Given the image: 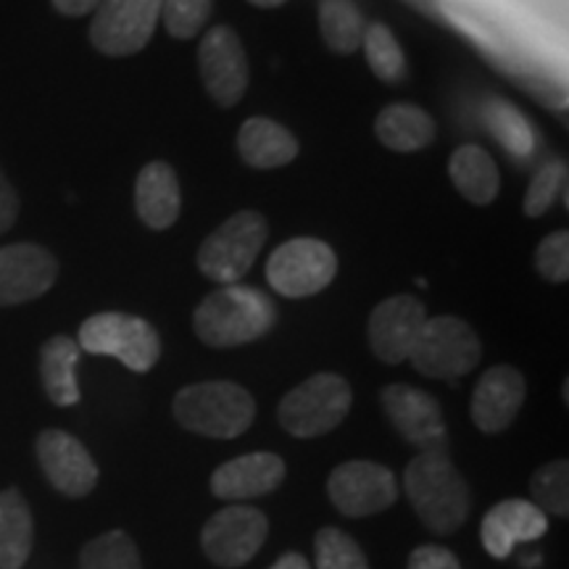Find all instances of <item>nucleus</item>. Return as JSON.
<instances>
[{"label":"nucleus","instance_id":"obj_1","mask_svg":"<svg viewBox=\"0 0 569 569\" xmlns=\"http://www.w3.org/2000/svg\"><path fill=\"white\" fill-rule=\"evenodd\" d=\"M403 488L427 530L451 536L467 522L472 493L448 451H422L403 472Z\"/></svg>","mask_w":569,"mask_h":569},{"label":"nucleus","instance_id":"obj_2","mask_svg":"<svg viewBox=\"0 0 569 569\" xmlns=\"http://www.w3.org/2000/svg\"><path fill=\"white\" fill-rule=\"evenodd\" d=\"M277 322L272 298L251 284L213 290L196 309V336L211 348H232L264 338Z\"/></svg>","mask_w":569,"mask_h":569},{"label":"nucleus","instance_id":"obj_3","mask_svg":"<svg viewBox=\"0 0 569 569\" xmlns=\"http://www.w3.org/2000/svg\"><path fill=\"white\" fill-rule=\"evenodd\" d=\"M256 401L246 388L227 380L196 382L174 396V419L184 430L230 440L253 425Z\"/></svg>","mask_w":569,"mask_h":569},{"label":"nucleus","instance_id":"obj_4","mask_svg":"<svg viewBox=\"0 0 569 569\" xmlns=\"http://www.w3.org/2000/svg\"><path fill=\"white\" fill-rule=\"evenodd\" d=\"M351 386L340 375L319 372L290 390L280 401L277 419L290 436L317 438L336 430L351 411Z\"/></svg>","mask_w":569,"mask_h":569},{"label":"nucleus","instance_id":"obj_5","mask_svg":"<svg viewBox=\"0 0 569 569\" xmlns=\"http://www.w3.org/2000/svg\"><path fill=\"white\" fill-rule=\"evenodd\" d=\"M82 351L92 356H113L132 372H148L161 356V338L151 322L122 311H103L80 327Z\"/></svg>","mask_w":569,"mask_h":569},{"label":"nucleus","instance_id":"obj_6","mask_svg":"<svg viewBox=\"0 0 569 569\" xmlns=\"http://www.w3.org/2000/svg\"><path fill=\"white\" fill-rule=\"evenodd\" d=\"M267 243V222L261 213L240 211L217 227L198 253V267L219 284H238L259 259Z\"/></svg>","mask_w":569,"mask_h":569},{"label":"nucleus","instance_id":"obj_7","mask_svg":"<svg viewBox=\"0 0 569 569\" xmlns=\"http://www.w3.org/2000/svg\"><path fill=\"white\" fill-rule=\"evenodd\" d=\"M409 359L425 377L453 382L478 367L480 340L472 327L457 317L427 319Z\"/></svg>","mask_w":569,"mask_h":569},{"label":"nucleus","instance_id":"obj_8","mask_svg":"<svg viewBox=\"0 0 569 569\" xmlns=\"http://www.w3.org/2000/svg\"><path fill=\"white\" fill-rule=\"evenodd\" d=\"M163 0H101L90 24V42L106 56H132L148 46Z\"/></svg>","mask_w":569,"mask_h":569},{"label":"nucleus","instance_id":"obj_9","mask_svg":"<svg viewBox=\"0 0 569 569\" xmlns=\"http://www.w3.org/2000/svg\"><path fill=\"white\" fill-rule=\"evenodd\" d=\"M338 272L332 248L315 238H298L277 248L267 264L269 284L288 298H306L325 290Z\"/></svg>","mask_w":569,"mask_h":569},{"label":"nucleus","instance_id":"obj_10","mask_svg":"<svg viewBox=\"0 0 569 569\" xmlns=\"http://www.w3.org/2000/svg\"><path fill=\"white\" fill-rule=\"evenodd\" d=\"M267 532L269 522L264 511L234 503V507L217 511L203 525L201 546L206 557L217 567L238 569L246 567L261 551Z\"/></svg>","mask_w":569,"mask_h":569},{"label":"nucleus","instance_id":"obj_11","mask_svg":"<svg viewBox=\"0 0 569 569\" xmlns=\"http://www.w3.org/2000/svg\"><path fill=\"white\" fill-rule=\"evenodd\" d=\"M327 496L340 515L359 519L393 507L398 482L388 467L356 459L332 469L330 480H327Z\"/></svg>","mask_w":569,"mask_h":569},{"label":"nucleus","instance_id":"obj_12","mask_svg":"<svg viewBox=\"0 0 569 569\" xmlns=\"http://www.w3.org/2000/svg\"><path fill=\"white\" fill-rule=\"evenodd\" d=\"M382 409L403 440L422 451H448V430L440 403L425 390L388 386L382 390Z\"/></svg>","mask_w":569,"mask_h":569},{"label":"nucleus","instance_id":"obj_13","mask_svg":"<svg viewBox=\"0 0 569 569\" xmlns=\"http://www.w3.org/2000/svg\"><path fill=\"white\" fill-rule=\"evenodd\" d=\"M198 67L209 96L219 106H234L248 88V59L232 27H213L201 40Z\"/></svg>","mask_w":569,"mask_h":569},{"label":"nucleus","instance_id":"obj_14","mask_svg":"<svg viewBox=\"0 0 569 569\" xmlns=\"http://www.w3.org/2000/svg\"><path fill=\"white\" fill-rule=\"evenodd\" d=\"M38 461L46 478L69 498L88 496L98 482V465L80 440L63 430H46L38 438Z\"/></svg>","mask_w":569,"mask_h":569},{"label":"nucleus","instance_id":"obj_15","mask_svg":"<svg viewBox=\"0 0 569 569\" xmlns=\"http://www.w3.org/2000/svg\"><path fill=\"white\" fill-rule=\"evenodd\" d=\"M427 322L425 306L411 296H393L382 301L369 317V346L386 365H401L409 359L419 332Z\"/></svg>","mask_w":569,"mask_h":569},{"label":"nucleus","instance_id":"obj_16","mask_svg":"<svg viewBox=\"0 0 569 569\" xmlns=\"http://www.w3.org/2000/svg\"><path fill=\"white\" fill-rule=\"evenodd\" d=\"M59 264L46 248L13 243L0 248V306H17L40 298L53 288Z\"/></svg>","mask_w":569,"mask_h":569},{"label":"nucleus","instance_id":"obj_17","mask_svg":"<svg viewBox=\"0 0 569 569\" xmlns=\"http://www.w3.org/2000/svg\"><path fill=\"white\" fill-rule=\"evenodd\" d=\"M549 530V517L532 501L507 498L482 517V546L493 559H509L517 543H532Z\"/></svg>","mask_w":569,"mask_h":569},{"label":"nucleus","instance_id":"obj_18","mask_svg":"<svg viewBox=\"0 0 569 569\" xmlns=\"http://www.w3.org/2000/svg\"><path fill=\"white\" fill-rule=\"evenodd\" d=\"M284 480V461L277 453H246L213 469L211 493L222 501H251L272 493Z\"/></svg>","mask_w":569,"mask_h":569},{"label":"nucleus","instance_id":"obj_19","mask_svg":"<svg viewBox=\"0 0 569 569\" xmlns=\"http://www.w3.org/2000/svg\"><path fill=\"white\" fill-rule=\"evenodd\" d=\"M525 403V377L515 367H493L472 393V419L482 432H501L515 422Z\"/></svg>","mask_w":569,"mask_h":569},{"label":"nucleus","instance_id":"obj_20","mask_svg":"<svg viewBox=\"0 0 569 569\" xmlns=\"http://www.w3.org/2000/svg\"><path fill=\"white\" fill-rule=\"evenodd\" d=\"M134 209L151 230H169L182 209L180 182L167 161H151L138 174L134 184Z\"/></svg>","mask_w":569,"mask_h":569},{"label":"nucleus","instance_id":"obj_21","mask_svg":"<svg viewBox=\"0 0 569 569\" xmlns=\"http://www.w3.org/2000/svg\"><path fill=\"white\" fill-rule=\"evenodd\" d=\"M82 348L69 336H53L40 351L42 388L56 407H74L80 403V386H77V365Z\"/></svg>","mask_w":569,"mask_h":569},{"label":"nucleus","instance_id":"obj_22","mask_svg":"<svg viewBox=\"0 0 569 569\" xmlns=\"http://www.w3.org/2000/svg\"><path fill=\"white\" fill-rule=\"evenodd\" d=\"M238 148L253 169H277L298 156V140L272 119L253 117L240 127Z\"/></svg>","mask_w":569,"mask_h":569},{"label":"nucleus","instance_id":"obj_23","mask_svg":"<svg viewBox=\"0 0 569 569\" xmlns=\"http://www.w3.org/2000/svg\"><path fill=\"white\" fill-rule=\"evenodd\" d=\"M32 511L17 488L0 490V569H21L32 553Z\"/></svg>","mask_w":569,"mask_h":569},{"label":"nucleus","instance_id":"obj_24","mask_svg":"<svg viewBox=\"0 0 569 569\" xmlns=\"http://www.w3.org/2000/svg\"><path fill=\"white\" fill-rule=\"evenodd\" d=\"M375 132L390 151L409 153L430 146L432 138H436V124H432L430 113L417 109V106L396 103L380 111Z\"/></svg>","mask_w":569,"mask_h":569},{"label":"nucleus","instance_id":"obj_25","mask_svg":"<svg viewBox=\"0 0 569 569\" xmlns=\"http://www.w3.org/2000/svg\"><path fill=\"white\" fill-rule=\"evenodd\" d=\"M448 172H451V180L459 188V193L478 206H488L498 196V188H501L496 161L480 146H461L451 156Z\"/></svg>","mask_w":569,"mask_h":569},{"label":"nucleus","instance_id":"obj_26","mask_svg":"<svg viewBox=\"0 0 569 569\" xmlns=\"http://www.w3.org/2000/svg\"><path fill=\"white\" fill-rule=\"evenodd\" d=\"M319 30L336 53H353L365 40L367 21L353 0H319Z\"/></svg>","mask_w":569,"mask_h":569},{"label":"nucleus","instance_id":"obj_27","mask_svg":"<svg viewBox=\"0 0 569 569\" xmlns=\"http://www.w3.org/2000/svg\"><path fill=\"white\" fill-rule=\"evenodd\" d=\"M482 117H486L488 130L496 134L498 142H501L511 156L528 159V156L536 151V130H532L528 119H525L511 103L501 101V98H493V101L482 106Z\"/></svg>","mask_w":569,"mask_h":569},{"label":"nucleus","instance_id":"obj_28","mask_svg":"<svg viewBox=\"0 0 569 569\" xmlns=\"http://www.w3.org/2000/svg\"><path fill=\"white\" fill-rule=\"evenodd\" d=\"M361 46H365L367 63L375 71L377 80L393 84L407 77V56H403V48L398 46L396 34L386 24H380V21L367 24Z\"/></svg>","mask_w":569,"mask_h":569},{"label":"nucleus","instance_id":"obj_29","mask_svg":"<svg viewBox=\"0 0 569 569\" xmlns=\"http://www.w3.org/2000/svg\"><path fill=\"white\" fill-rule=\"evenodd\" d=\"M82 569H142L134 540L122 530H111L82 549Z\"/></svg>","mask_w":569,"mask_h":569},{"label":"nucleus","instance_id":"obj_30","mask_svg":"<svg viewBox=\"0 0 569 569\" xmlns=\"http://www.w3.org/2000/svg\"><path fill=\"white\" fill-rule=\"evenodd\" d=\"M530 493L536 498V507L549 515H569V465L565 459L549 461L540 467L530 480Z\"/></svg>","mask_w":569,"mask_h":569},{"label":"nucleus","instance_id":"obj_31","mask_svg":"<svg viewBox=\"0 0 569 569\" xmlns=\"http://www.w3.org/2000/svg\"><path fill=\"white\" fill-rule=\"evenodd\" d=\"M317 569H369L361 546L338 528H322L315 538Z\"/></svg>","mask_w":569,"mask_h":569},{"label":"nucleus","instance_id":"obj_32","mask_svg":"<svg viewBox=\"0 0 569 569\" xmlns=\"http://www.w3.org/2000/svg\"><path fill=\"white\" fill-rule=\"evenodd\" d=\"M213 0H163L161 19L167 32L177 40H190L209 24Z\"/></svg>","mask_w":569,"mask_h":569},{"label":"nucleus","instance_id":"obj_33","mask_svg":"<svg viewBox=\"0 0 569 569\" xmlns=\"http://www.w3.org/2000/svg\"><path fill=\"white\" fill-rule=\"evenodd\" d=\"M567 188V167L561 161L546 163L540 172L532 177L528 193H525V213L528 217H540L557 203V198Z\"/></svg>","mask_w":569,"mask_h":569},{"label":"nucleus","instance_id":"obj_34","mask_svg":"<svg viewBox=\"0 0 569 569\" xmlns=\"http://www.w3.org/2000/svg\"><path fill=\"white\" fill-rule=\"evenodd\" d=\"M538 272L551 282H565L569 277V234L553 232L538 246L536 256Z\"/></svg>","mask_w":569,"mask_h":569},{"label":"nucleus","instance_id":"obj_35","mask_svg":"<svg viewBox=\"0 0 569 569\" xmlns=\"http://www.w3.org/2000/svg\"><path fill=\"white\" fill-rule=\"evenodd\" d=\"M407 569H461V565L446 546H417Z\"/></svg>","mask_w":569,"mask_h":569},{"label":"nucleus","instance_id":"obj_36","mask_svg":"<svg viewBox=\"0 0 569 569\" xmlns=\"http://www.w3.org/2000/svg\"><path fill=\"white\" fill-rule=\"evenodd\" d=\"M19 217V198L17 190L11 188V182L6 180L3 169H0V232L11 230V224Z\"/></svg>","mask_w":569,"mask_h":569},{"label":"nucleus","instance_id":"obj_37","mask_svg":"<svg viewBox=\"0 0 569 569\" xmlns=\"http://www.w3.org/2000/svg\"><path fill=\"white\" fill-rule=\"evenodd\" d=\"M51 3L63 17H84V13L96 11L101 0H51Z\"/></svg>","mask_w":569,"mask_h":569},{"label":"nucleus","instance_id":"obj_38","mask_svg":"<svg viewBox=\"0 0 569 569\" xmlns=\"http://www.w3.org/2000/svg\"><path fill=\"white\" fill-rule=\"evenodd\" d=\"M269 569H311V567H309V561H306V557H301V553L290 551V553H284V557L277 559Z\"/></svg>","mask_w":569,"mask_h":569},{"label":"nucleus","instance_id":"obj_39","mask_svg":"<svg viewBox=\"0 0 569 569\" xmlns=\"http://www.w3.org/2000/svg\"><path fill=\"white\" fill-rule=\"evenodd\" d=\"M248 3L259 6V9H277V6L288 3V0H248Z\"/></svg>","mask_w":569,"mask_h":569}]
</instances>
